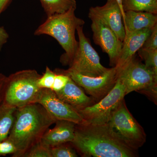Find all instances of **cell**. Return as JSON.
Here are the masks:
<instances>
[{
	"label": "cell",
	"instance_id": "1",
	"mask_svg": "<svg viewBox=\"0 0 157 157\" xmlns=\"http://www.w3.org/2000/svg\"><path fill=\"white\" fill-rule=\"evenodd\" d=\"M70 143L82 157L138 156L137 151L119 140L107 124H76L74 139Z\"/></svg>",
	"mask_w": 157,
	"mask_h": 157
},
{
	"label": "cell",
	"instance_id": "2",
	"mask_svg": "<svg viewBox=\"0 0 157 157\" xmlns=\"http://www.w3.org/2000/svg\"><path fill=\"white\" fill-rule=\"evenodd\" d=\"M56 121L39 103L17 108L7 138L16 147V152L12 157H24Z\"/></svg>",
	"mask_w": 157,
	"mask_h": 157
},
{
	"label": "cell",
	"instance_id": "3",
	"mask_svg": "<svg viewBox=\"0 0 157 157\" xmlns=\"http://www.w3.org/2000/svg\"><path fill=\"white\" fill-rule=\"evenodd\" d=\"M76 9L72 8L64 13L48 16L35 32L36 36L47 35L56 39L65 50L63 59L69 64L78 48L75 37L76 29L85 24L83 20L75 15Z\"/></svg>",
	"mask_w": 157,
	"mask_h": 157
},
{
	"label": "cell",
	"instance_id": "4",
	"mask_svg": "<svg viewBox=\"0 0 157 157\" xmlns=\"http://www.w3.org/2000/svg\"><path fill=\"white\" fill-rule=\"evenodd\" d=\"M41 76L36 70H26L7 77L3 102L17 108L38 103L43 89L38 85Z\"/></svg>",
	"mask_w": 157,
	"mask_h": 157
},
{
	"label": "cell",
	"instance_id": "5",
	"mask_svg": "<svg viewBox=\"0 0 157 157\" xmlns=\"http://www.w3.org/2000/svg\"><path fill=\"white\" fill-rule=\"evenodd\" d=\"M107 124L119 140L134 150L137 151L146 142L144 130L129 111L124 100L113 113Z\"/></svg>",
	"mask_w": 157,
	"mask_h": 157
},
{
	"label": "cell",
	"instance_id": "6",
	"mask_svg": "<svg viewBox=\"0 0 157 157\" xmlns=\"http://www.w3.org/2000/svg\"><path fill=\"white\" fill-rule=\"evenodd\" d=\"M76 31L78 38V48L68 70L90 77L103 75L109 68L101 64L99 55L83 33V26L78 27Z\"/></svg>",
	"mask_w": 157,
	"mask_h": 157
},
{
	"label": "cell",
	"instance_id": "7",
	"mask_svg": "<svg viewBox=\"0 0 157 157\" xmlns=\"http://www.w3.org/2000/svg\"><path fill=\"white\" fill-rule=\"evenodd\" d=\"M126 96L125 88L117 78L112 90L101 100L78 111L84 123L101 125L107 124Z\"/></svg>",
	"mask_w": 157,
	"mask_h": 157
},
{
	"label": "cell",
	"instance_id": "8",
	"mask_svg": "<svg viewBox=\"0 0 157 157\" xmlns=\"http://www.w3.org/2000/svg\"><path fill=\"white\" fill-rule=\"evenodd\" d=\"M117 72L118 78L125 88L126 95L132 92L140 93L149 87L157 86V74L144 64L135 60V57Z\"/></svg>",
	"mask_w": 157,
	"mask_h": 157
},
{
	"label": "cell",
	"instance_id": "9",
	"mask_svg": "<svg viewBox=\"0 0 157 157\" xmlns=\"http://www.w3.org/2000/svg\"><path fill=\"white\" fill-rule=\"evenodd\" d=\"M55 72L68 75L76 84L83 89L96 103L104 98L112 90L118 78L117 70L115 67L109 68L103 75L97 77L83 76L68 70H56Z\"/></svg>",
	"mask_w": 157,
	"mask_h": 157
},
{
	"label": "cell",
	"instance_id": "10",
	"mask_svg": "<svg viewBox=\"0 0 157 157\" xmlns=\"http://www.w3.org/2000/svg\"><path fill=\"white\" fill-rule=\"evenodd\" d=\"M89 17L91 20L94 42L108 54L109 65L115 67L119 58L123 42L101 17L90 11L89 12Z\"/></svg>",
	"mask_w": 157,
	"mask_h": 157
},
{
	"label": "cell",
	"instance_id": "11",
	"mask_svg": "<svg viewBox=\"0 0 157 157\" xmlns=\"http://www.w3.org/2000/svg\"><path fill=\"white\" fill-rule=\"evenodd\" d=\"M56 121H70L78 124L84 123L78 111L59 99L50 89H43L38 103Z\"/></svg>",
	"mask_w": 157,
	"mask_h": 157
},
{
	"label": "cell",
	"instance_id": "12",
	"mask_svg": "<svg viewBox=\"0 0 157 157\" xmlns=\"http://www.w3.org/2000/svg\"><path fill=\"white\" fill-rule=\"evenodd\" d=\"M89 11L101 17L123 42L125 30L122 14L116 0H107L104 6L91 7Z\"/></svg>",
	"mask_w": 157,
	"mask_h": 157
},
{
	"label": "cell",
	"instance_id": "13",
	"mask_svg": "<svg viewBox=\"0 0 157 157\" xmlns=\"http://www.w3.org/2000/svg\"><path fill=\"white\" fill-rule=\"evenodd\" d=\"M152 29H143L132 32L126 31L120 55L115 66L117 70H120L135 57V53L142 47L149 36Z\"/></svg>",
	"mask_w": 157,
	"mask_h": 157
},
{
	"label": "cell",
	"instance_id": "14",
	"mask_svg": "<svg viewBox=\"0 0 157 157\" xmlns=\"http://www.w3.org/2000/svg\"><path fill=\"white\" fill-rule=\"evenodd\" d=\"M55 93L59 99L78 112L96 103L91 97L86 95L82 88L70 77L63 88Z\"/></svg>",
	"mask_w": 157,
	"mask_h": 157
},
{
	"label": "cell",
	"instance_id": "15",
	"mask_svg": "<svg viewBox=\"0 0 157 157\" xmlns=\"http://www.w3.org/2000/svg\"><path fill=\"white\" fill-rule=\"evenodd\" d=\"M53 128L48 129L41 138V142L52 147L73 141L75 136L76 124L70 121H56Z\"/></svg>",
	"mask_w": 157,
	"mask_h": 157
},
{
	"label": "cell",
	"instance_id": "16",
	"mask_svg": "<svg viewBox=\"0 0 157 157\" xmlns=\"http://www.w3.org/2000/svg\"><path fill=\"white\" fill-rule=\"evenodd\" d=\"M157 24V14L144 11H125V30L135 31L152 29Z\"/></svg>",
	"mask_w": 157,
	"mask_h": 157
},
{
	"label": "cell",
	"instance_id": "17",
	"mask_svg": "<svg viewBox=\"0 0 157 157\" xmlns=\"http://www.w3.org/2000/svg\"><path fill=\"white\" fill-rule=\"evenodd\" d=\"M17 109L4 102L0 104V142L8 138L14 123Z\"/></svg>",
	"mask_w": 157,
	"mask_h": 157
},
{
	"label": "cell",
	"instance_id": "18",
	"mask_svg": "<svg viewBox=\"0 0 157 157\" xmlns=\"http://www.w3.org/2000/svg\"><path fill=\"white\" fill-rule=\"evenodd\" d=\"M47 16L64 13L72 8L76 9V0H40Z\"/></svg>",
	"mask_w": 157,
	"mask_h": 157
},
{
	"label": "cell",
	"instance_id": "19",
	"mask_svg": "<svg viewBox=\"0 0 157 157\" xmlns=\"http://www.w3.org/2000/svg\"><path fill=\"white\" fill-rule=\"evenodd\" d=\"M125 12L144 11L157 14V0H122Z\"/></svg>",
	"mask_w": 157,
	"mask_h": 157
},
{
	"label": "cell",
	"instance_id": "20",
	"mask_svg": "<svg viewBox=\"0 0 157 157\" xmlns=\"http://www.w3.org/2000/svg\"><path fill=\"white\" fill-rule=\"evenodd\" d=\"M138 51L139 55L144 60L145 66L157 74V49L147 50L141 48Z\"/></svg>",
	"mask_w": 157,
	"mask_h": 157
},
{
	"label": "cell",
	"instance_id": "21",
	"mask_svg": "<svg viewBox=\"0 0 157 157\" xmlns=\"http://www.w3.org/2000/svg\"><path fill=\"white\" fill-rule=\"evenodd\" d=\"M67 143L60 144L51 147V152L52 157H77V151L72 145Z\"/></svg>",
	"mask_w": 157,
	"mask_h": 157
},
{
	"label": "cell",
	"instance_id": "22",
	"mask_svg": "<svg viewBox=\"0 0 157 157\" xmlns=\"http://www.w3.org/2000/svg\"><path fill=\"white\" fill-rule=\"evenodd\" d=\"M24 157H52L51 147L40 141L30 149Z\"/></svg>",
	"mask_w": 157,
	"mask_h": 157
},
{
	"label": "cell",
	"instance_id": "23",
	"mask_svg": "<svg viewBox=\"0 0 157 157\" xmlns=\"http://www.w3.org/2000/svg\"><path fill=\"white\" fill-rule=\"evenodd\" d=\"M56 73L46 67L45 73L41 75L38 81V85L41 89H51L55 78Z\"/></svg>",
	"mask_w": 157,
	"mask_h": 157
},
{
	"label": "cell",
	"instance_id": "24",
	"mask_svg": "<svg viewBox=\"0 0 157 157\" xmlns=\"http://www.w3.org/2000/svg\"><path fill=\"white\" fill-rule=\"evenodd\" d=\"M55 72L56 73V75L53 84L51 89L55 92H56L63 88L69 81L70 77L64 73L60 72Z\"/></svg>",
	"mask_w": 157,
	"mask_h": 157
},
{
	"label": "cell",
	"instance_id": "25",
	"mask_svg": "<svg viewBox=\"0 0 157 157\" xmlns=\"http://www.w3.org/2000/svg\"><path fill=\"white\" fill-rule=\"evenodd\" d=\"M141 48L147 50L157 49V24L152 29L151 33Z\"/></svg>",
	"mask_w": 157,
	"mask_h": 157
},
{
	"label": "cell",
	"instance_id": "26",
	"mask_svg": "<svg viewBox=\"0 0 157 157\" xmlns=\"http://www.w3.org/2000/svg\"><path fill=\"white\" fill-rule=\"evenodd\" d=\"M16 152V149L14 144L9 139H6L1 142L0 156L7 154L14 155Z\"/></svg>",
	"mask_w": 157,
	"mask_h": 157
},
{
	"label": "cell",
	"instance_id": "27",
	"mask_svg": "<svg viewBox=\"0 0 157 157\" xmlns=\"http://www.w3.org/2000/svg\"><path fill=\"white\" fill-rule=\"evenodd\" d=\"M7 76L0 73V104L2 103L5 95L6 83Z\"/></svg>",
	"mask_w": 157,
	"mask_h": 157
},
{
	"label": "cell",
	"instance_id": "28",
	"mask_svg": "<svg viewBox=\"0 0 157 157\" xmlns=\"http://www.w3.org/2000/svg\"><path fill=\"white\" fill-rule=\"evenodd\" d=\"M9 38V35L5 29L0 26V51L3 46L7 42Z\"/></svg>",
	"mask_w": 157,
	"mask_h": 157
},
{
	"label": "cell",
	"instance_id": "29",
	"mask_svg": "<svg viewBox=\"0 0 157 157\" xmlns=\"http://www.w3.org/2000/svg\"><path fill=\"white\" fill-rule=\"evenodd\" d=\"M116 1L117 2L119 7L122 14L123 21L124 23L125 21V12L124 11L123 6L122 0H116Z\"/></svg>",
	"mask_w": 157,
	"mask_h": 157
},
{
	"label": "cell",
	"instance_id": "30",
	"mask_svg": "<svg viewBox=\"0 0 157 157\" xmlns=\"http://www.w3.org/2000/svg\"><path fill=\"white\" fill-rule=\"evenodd\" d=\"M10 0H0V14L2 12Z\"/></svg>",
	"mask_w": 157,
	"mask_h": 157
},
{
	"label": "cell",
	"instance_id": "31",
	"mask_svg": "<svg viewBox=\"0 0 157 157\" xmlns=\"http://www.w3.org/2000/svg\"><path fill=\"white\" fill-rule=\"evenodd\" d=\"M0 144H1V142H0Z\"/></svg>",
	"mask_w": 157,
	"mask_h": 157
}]
</instances>
